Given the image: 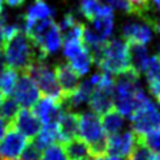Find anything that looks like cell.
Masks as SVG:
<instances>
[{
    "label": "cell",
    "instance_id": "cell-36",
    "mask_svg": "<svg viewBox=\"0 0 160 160\" xmlns=\"http://www.w3.org/2000/svg\"><path fill=\"white\" fill-rule=\"evenodd\" d=\"M9 7H12V8H18V7H20L22 4L26 2V0H4Z\"/></svg>",
    "mask_w": 160,
    "mask_h": 160
},
{
    "label": "cell",
    "instance_id": "cell-4",
    "mask_svg": "<svg viewBox=\"0 0 160 160\" xmlns=\"http://www.w3.org/2000/svg\"><path fill=\"white\" fill-rule=\"evenodd\" d=\"M95 63L103 72L111 76H119L122 73H126L129 69H132L128 44L120 39L107 40L95 59Z\"/></svg>",
    "mask_w": 160,
    "mask_h": 160
},
{
    "label": "cell",
    "instance_id": "cell-30",
    "mask_svg": "<svg viewBox=\"0 0 160 160\" xmlns=\"http://www.w3.org/2000/svg\"><path fill=\"white\" fill-rule=\"evenodd\" d=\"M18 111H19V106L11 96L4 98L3 102L0 103V115H2L9 124H11L12 119L15 118V115L18 113Z\"/></svg>",
    "mask_w": 160,
    "mask_h": 160
},
{
    "label": "cell",
    "instance_id": "cell-35",
    "mask_svg": "<svg viewBox=\"0 0 160 160\" xmlns=\"http://www.w3.org/2000/svg\"><path fill=\"white\" fill-rule=\"evenodd\" d=\"M8 126H9V123L2 116V115H0V139H2V138L4 136V133L7 132Z\"/></svg>",
    "mask_w": 160,
    "mask_h": 160
},
{
    "label": "cell",
    "instance_id": "cell-3",
    "mask_svg": "<svg viewBox=\"0 0 160 160\" xmlns=\"http://www.w3.org/2000/svg\"><path fill=\"white\" fill-rule=\"evenodd\" d=\"M28 39L36 48L40 59H46L49 55L58 52L63 44L60 28L52 19L38 22L23 29Z\"/></svg>",
    "mask_w": 160,
    "mask_h": 160
},
{
    "label": "cell",
    "instance_id": "cell-1",
    "mask_svg": "<svg viewBox=\"0 0 160 160\" xmlns=\"http://www.w3.org/2000/svg\"><path fill=\"white\" fill-rule=\"evenodd\" d=\"M147 98L136 71L129 69L113 79V107L124 118H131Z\"/></svg>",
    "mask_w": 160,
    "mask_h": 160
},
{
    "label": "cell",
    "instance_id": "cell-12",
    "mask_svg": "<svg viewBox=\"0 0 160 160\" xmlns=\"http://www.w3.org/2000/svg\"><path fill=\"white\" fill-rule=\"evenodd\" d=\"M40 92L35 82L28 76L27 73H23L18 79L16 86L13 88L12 99L16 102V104L22 108H31L40 99Z\"/></svg>",
    "mask_w": 160,
    "mask_h": 160
},
{
    "label": "cell",
    "instance_id": "cell-14",
    "mask_svg": "<svg viewBox=\"0 0 160 160\" xmlns=\"http://www.w3.org/2000/svg\"><path fill=\"white\" fill-rule=\"evenodd\" d=\"M64 109L66 108L63 106V100L43 96V98H40L36 102V104L33 106L32 112L35 113V116L39 119L42 126H46V124L58 123L60 115L64 112Z\"/></svg>",
    "mask_w": 160,
    "mask_h": 160
},
{
    "label": "cell",
    "instance_id": "cell-33",
    "mask_svg": "<svg viewBox=\"0 0 160 160\" xmlns=\"http://www.w3.org/2000/svg\"><path fill=\"white\" fill-rule=\"evenodd\" d=\"M102 2H104L111 8L120 9V11L127 12V13H135L133 6L128 2V0H102Z\"/></svg>",
    "mask_w": 160,
    "mask_h": 160
},
{
    "label": "cell",
    "instance_id": "cell-15",
    "mask_svg": "<svg viewBox=\"0 0 160 160\" xmlns=\"http://www.w3.org/2000/svg\"><path fill=\"white\" fill-rule=\"evenodd\" d=\"M11 123L13 126V129H16L19 133H22L27 139H33L42 128V123L39 122V119L35 116V113L29 108L19 109Z\"/></svg>",
    "mask_w": 160,
    "mask_h": 160
},
{
    "label": "cell",
    "instance_id": "cell-37",
    "mask_svg": "<svg viewBox=\"0 0 160 160\" xmlns=\"http://www.w3.org/2000/svg\"><path fill=\"white\" fill-rule=\"evenodd\" d=\"M149 6H153L158 11H160V0H149Z\"/></svg>",
    "mask_w": 160,
    "mask_h": 160
},
{
    "label": "cell",
    "instance_id": "cell-40",
    "mask_svg": "<svg viewBox=\"0 0 160 160\" xmlns=\"http://www.w3.org/2000/svg\"><path fill=\"white\" fill-rule=\"evenodd\" d=\"M158 56L160 58V43H159V47H158Z\"/></svg>",
    "mask_w": 160,
    "mask_h": 160
},
{
    "label": "cell",
    "instance_id": "cell-7",
    "mask_svg": "<svg viewBox=\"0 0 160 160\" xmlns=\"http://www.w3.org/2000/svg\"><path fill=\"white\" fill-rule=\"evenodd\" d=\"M24 73H27L33 80L39 91L43 92L44 96L63 100V93L58 84L55 71L44 62V59H36Z\"/></svg>",
    "mask_w": 160,
    "mask_h": 160
},
{
    "label": "cell",
    "instance_id": "cell-21",
    "mask_svg": "<svg viewBox=\"0 0 160 160\" xmlns=\"http://www.w3.org/2000/svg\"><path fill=\"white\" fill-rule=\"evenodd\" d=\"M79 9L88 22H92L99 16L113 13V9L102 0H80Z\"/></svg>",
    "mask_w": 160,
    "mask_h": 160
},
{
    "label": "cell",
    "instance_id": "cell-8",
    "mask_svg": "<svg viewBox=\"0 0 160 160\" xmlns=\"http://www.w3.org/2000/svg\"><path fill=\"white\" fill-rule=\"evenodd\" d=\"M64 56L68 60V64L78 76H86L89 72L93 59L89 52L87 46L83 43L82 39H71V40H64V48H63Z\"/></svg>",
    "mask_w": 160,
    "mask_h": 160
},
{
    "label": "cell",
    "instance_id": "cell-38",
    "mask_svg": "<svg viewBox=\"0 0 160 160\" xmlns=\"http://www.w3.org/2000/svg\"><path fill=\"white\" fill-rule=\"evenodd\" d=\"M3 3L4 0H0V16H2V12H3Z\"/></svg>",
    "mask_w": 160,
    "mask_h": 160
},
{
    "label": "cell",
    "instance_id": "cell-18",
    "mask_svg": "<svg viewBox=\"0 0 160 160\" xmlns=\"http://www.w3.org/2000/svg\"><path fill=\"white\" fill-rule=\"evenodd\" d=\"M143 75H146L149 95L153 100L160 102V58L158 55H152L149 58Z\"/></svg>",
    "mask_w": 160,
    "mask_h": 160
},
{
    "label": "cell",
    "instance_id": "cell-29",
    "mask_svg": "<svg viewBox=\"0 0 160 160\" xmlns=\"http://www.w3.org/2000/svg\"><path fill=\"white\" fill-rule=\"evenodd\" d=\"M40 160H69L64 147L60 143L52 144V146L47 147L46 149H43Z\"/></svg>",
    "mask_w": 160,
    "mask_h": 160
},
{
    "label": "cell",
    "instance_id": "cell-34",
    "mask_svg": "<svg viewBox=\"0 0 160 160\" xmlns=\"http://www.w3.org/2000/svg\"><path fill=\"white\" fill-rule=\"evenodd\" d=\"M144 22H146L148 26L152 28V31L160 33V16L159 18H151V16H148L146 20H144Z\"/></svg>",
    "mask_w": 160,
    "mask_h": 160
},
{
    "label": "cell",
    "instance_id": "cell-13",
    "mask_svg": "<svg viewBox=\"0 0 160 160\" xmlns=\"http://www.w3.org/2000/svg\"><path fill=\"white\" fill-rule=\"evenodd\" d=\"M27 144L28 139L16 129H7L4 136L0 139V160H19Z\"/></svg>",
    "mask_w": 160,
    "mask_h": 160
},
{
    "label": "cell",
    "instance_id": "cell-17",
    "mask_svg": "<svg viewBox=\"0 0 160 160\" xmlns=\"http://www.w3.org/2000/svg\"><path fill=\"white\" fill-rule=\"evenodd\" d=\"M122 35L126 43H136L146 46L152 40V28L146 23H128L123 27Z\"/></svg>",
    "mask_w": 160,
    "mask_h": 160
},
{
    "label": "cell",
    "instance_id": "cell-20",
    "mask_svg": "<svg viewBox=\"0 0 160 160\" xmlns=\"http://www.w3.org/2000/svg\"><path fill=\"white\" fill-rule=\"evenodd\" d=\"M55 11L44 2V0H35V3L28 8V11L24 16V28H27L32 24L42 22L46 19H52ZM23 28V29H24Z\"/></svg>",
    "mask_w": 160,
    "mask_h": 160
},
{
    "label": "cell",
    "instance_id": "cell-11",
    "mask_svg": "<svg viewBox=\"0 0 160 160\" xmlns=\"http://www.w3.org/2000/svg\"><path fill=\"white\" fill-rule=\"evenodd\" d=\"M99 76L100 73H93L92 76H89L87 80L79 83L78 88L75 89L73 92H71L69 95L63 98V106L68 111L76 112L80 111L83 107L88 106V100L89 96L93 91V88L96 87V84L99 82Z\"/></svg>",
    "mask_w": 160,
    "mask_h": 160
},
{
    "label": "cell",
    "instance_id": "cell-41",
    "mask_svg": "<svg viewBox=\"0 0 160 160\" xmlns=\"http://www.w3.org/2000/svg\"><path fill=\"white\" fill-rule=\"evenodd\" d=\"M0 48H2V36H0ZM0 59H2V53H0Z\"/></svg>",
    "mask_w": 160,
    "mask_h": 160
},
{
    "label": "cell",
    "instance_id": "cell-25",
    "mask_svg": "<svg viewBox=\"0 0 160 160\" xmlns=\"http://www.w3.org/2000/svg\"><path fill=\"white\" fill-rule=\"evenodd\" d=\"M64 151H66L68 159L71 160H89L92 158L89 147L79 138H75L67 142Z\"/></svg>",
    "mask_w": 160,
    "mask_h": 160
},
{
    "label": "cell",
    "instance_id": "cell-39",
    "mask_svg": "<svg viewBox=\"0 0 160 160\" xmlns=\"http://www.w3.org/2000/svg\"><path fill=\"white\" fill-rule=\"evenodd\" d=\"M3 99H4V96H3V93H2V91H0V103L3 102Z\"/></svg>",
    "mask_w": 160,
    "mask_h": 160
},
{
    "label": "cell",
    "instance_id": "cell-5",
    "mask_svg": "<svg viewBox=\"0 0 160 160\" xmlns=\"http://www.w3.org/2000/svg\"><path fill=\"white\" fill-rule=\"evenodd\" d=\"M78 138L89 147L92 159L106 153L107 133L102 126L100 115L92 111H82L78 113Z\"/></svg>",
    "mask_w": 160,
    "mask_h": 160
},
{
    "label": "cell",
    "instance_id": "cell-9",
    "mask_svg": "<svg viewBox=\"0 0 160 160\" xmlns=\"http://www.w3.org/2000/svg\"><path fill=\"white\" fill-rule=\"evenodd\" d=\"M89 111L104 115L113 108V78L106 72H100L99 82L88 100Z\"/></svg>",
    "mask_w": 160,
    "mask_h": 160
},
{
    "label": "cell",
    "instance_id": "cell-16",
    "mask_svg": "<svg viewBox=\"0 0 160 160\" xmlns=\"http://www.w3.org/2000/svg\"><path fill=\"white\" fill-rule=\"evenodd\" d=\"M55 75H56L58 84L60 91L63 93V98L73 92L79 86V76L73 69L69 67L68 63H58L53 68Z\"/></svg>",
    "mask_w": 160,
    "mask_h": 160
},
{
    "label": "cell",
    "instance_id": "cell-22",
    "mask_svg": "<svg viewBox=\"0 0 160 160\" xmlns=\"http://www.w3.org/2000/svg\"><path fill=\"white\" fill-rule=\"evenodd\" d=\"M60 32H62L63 40H71V39H82L83 40V31L84 24L73 16L72 13H67L63 18L60 23Z\"/></svg>",
    "mask_w": 160,
    "mask_h": 160
},
{
    "label": "cell",
    "instance_id": "cell-23",
    "mask_svg": "<svg viewBox=\"0 0 160 160\" xmlns=\"http://www.w3.org/2000/svg\"><path fill=\"white\" fill-rule=\"evenodd\" d=\"M33 143L42 149H46L47 147L52 146L56 143H62L60 140V135H59V129H58V123L53 124H46L42 126L39 133L33 138Z\"/></svg>",
    "mask_w": 160,
    "mask_h": 160
},
{
    "label": "cell",
    "instance_id": "cell-28",
    "mask_svg": "<svg viewBox=\"0 0 160 160\" xmlns=\"http://www.w3.org/2000/svg\"><path fill=\"white\" fill-rule=\"evenodd\" d=\"M128 160H160V153L153 152L139 139V142L135 146L132 153L129 155Z\"/></svg>",
    "mask_w": 160,
    "mask_h": 160
},
{
    "label": "cell",
    "instance_id": "cell-6",
    "mask_svg": "<svg viewBox=\"0 0 160 160\" xmlns=\"http://www.w3.org/2000/svg\"><path fill=\"white\" fill-rule=\"evenodd\" d=\"M131 124L132 131L138 138H142L148 132L160 127V102L152 98H147L132 113Z\"/></svg>",
    "mask_w": 160,
    "mask_h": 160
},
{
    "label": "cell",
    "instance_id": "cell-31",
    "mask_svg": "<svg viewBox=\"0 0 160 160\" xmlns=\"http://www.w3.org/2000/svg\"><path fill=\"white\" fill-rule=\"evenodd\" d=\"M139 139H140V142L144 143L149 149H152L153 152L160 153V127L153 129L151 132H148L147 135H144V136L139 138Z\"/></svg>",
    "mask_w": 160,
    "mask_h": 160
},
{
    "label": "cell",
    "instance_id": "cell-2",
    "mask_svg": "<svg viewBox=\"0 0 160 160\" xmlns=\"http://www.w3.org/2000/svg\"><path fill=\"white\" fill-rule=\"evenodd\" d=\"M3 59L4 66L26 72L35 60L40 58L32 42L22 29L11 39L3 42Z\"/></svg>",
    "mask_w": 160,
    "mask_h": 160
},
{
    "label": "cell",
    "instance_id": "cell-32",
    "mask_svg": "<svg viewBox=\"0 0 160 160\" xmlns=\"http://www.w3.org/2000/svg\"><path fill=\"white\" fill-rule=\"evenodd\" d=\"M42 149H40L33 142L28 143L24 151L22 153V160H40V156H42Z\"/></svg>",
    "mask_w": 160,
    "mask_h": 160
},
{
    "label": "cell",
    "instance_id": "cell-26",
    "mask_svg": "<svg viewBox=\"0 0 160 160\" xmlns=\"http://www.w3.org/2000/svg\"><path fill=\"white\" fill-rule=\"evenodd\" d=\"M18 79V71L3 64L2 69H0V91H2L4 98H9L12 95Z\"/></svg>",
    "mask_w": 160,
    "mask_h": 160
},
{
    "label": "cell",
    "instance_id": "cell-27",
    "mask_svg": "<svg viewBox=\"0 0 160 160\" xmlns=\"http://www.w3.org/2000/svg\"><path fill=\"white\" fill-rule=\"evenodd\" d=\"M91 23V27L95 32H96L103 40H108L113 31V13L111 15H104V16H99L93 19Z\"/></svg>",
    "mask_w": 160,
    "mask_h": 160
},
{
    "label": "cell",
    "instance_id": "cell-10",
    "mask_svg": "<svg viewBox=\"0 0 160 160\" xmlns=\"http://www.w3.org/2000/svg\"><path fill=\"white\" fill-rule=\"evenodd\" d=\"M139 138L132 129L126 128L118 133L108 135L106 143V155L116 156L120 159H127L132 153Z\"/></svg>",
    "mask_w": 160,
    "mask_h": 160
},
{
    "label": "cell",
    "instance_id": "cell-19",
    "mask_svg": "<svg viewBox=\"0 0 160 160\" xmlns=\"http://www.w3.org/2000/svg\"><path fill=\"white\" fill-rule=\"evenodd\" d=\"M58 129L62 143H67L78 138V113L64 109L58 120Z\"/></svg>",
    "mask_w": 160,
    "mask_h": 160
},
{
    "label": "cell",
    "instance_id": "cell-24",
    "mask_svg": "<svg viewBox=\"0 0 160 160\" xmlns=\"http://www.w3.org/2000/svg\"><path fill=\"white\" fill-rule=\"evenodd\" d=\"M102 126L104 128V132L107 133V136L108 135L118 133L127 128V118H124L116 109H111V111H108L103 115Z\"/></svg>",
    "mask_w": 160,
    "mask_h": 160
}]
</instances>
